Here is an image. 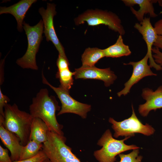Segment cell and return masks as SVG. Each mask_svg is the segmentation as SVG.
I'll return each mask as SVG.
<instances>
[{
	"label": "cell",
	"instance_id": "1",
	"mask_svg": "<svg viewBox=\"0 0 162 162\" xmlns=\"http://www.w3.org/2000/svg\"><path fill=\"white\" fill-rule=\"evenodd\" d=\"M60 108L55 97L49 96L48 89L43 88L32 98L29 110L33 118L42 120L47 124L50 131L64 136L62 130L63 126L58 122L56 117V111L60 110Z\"/></svg>",
	"mask_w": 162,
	"mask_h": 162
},
{
	"label": "cell",
	"instance_id": "2",
	"mask_svg": "<svg viewBox=\"0 0 162 162\" xmlns=\"http://www.w3.org/2000/svg\"><path fill=\"white\" fill-rule=\"evenodd\" d=\"M4 109V127L19 138L22 146H26L29 141L33 117L30 113L20 110L15 104H7Z\"/></svg>",
	"mask_w": 162,
	"mask_h": 162
},
{
	"label": "cell",
	"instance_id": "3",
	"mask_svg": "<svg viewBox=\"0 0 162 162\" xmlns=\"http://www.w3.org/2000/svg\"><path fill=\"white\" fill-rule=\"evenodd\" d=\"M23 25V28L27 38L28 47L25 54L22 57L18 59L16 62L23 69L37 70L38 67L36 64V56L43 39V22L40 20L37 24L34 26H31L24 22Z\"/></svg>",
	"mask_w": 162,
	"mask_h": 162
},
{
	"label": "cell",
	"instance_id": "4",
	"mask_svg": "<svg viewBox=\"0 0 162 162\" xmlns=\"http://www.w3.org/2000/svg\"><path fill=\"white\" fill-rule=\"evenodd\" d=\"M130 137H125L122 140L116 139L112 136L110 130L107 129L98 141L97 145L102 148L94 152V157L99 162H115L116 156L120 154L129 150L140 148L136 145H128L124 143Z\"/></svg>",
	"mask_w": 162,
	"mask_h": 162
},
{
	"label": "cell",
	"instance_id": "5",
	"mask_svg": "<svg viewBox=\"0 0 162 162\" xmlns=\"http://www.w3.org/2000/svg\"><path fill=\"white\" fill-rule=\"evenodd\" d=\"M47 138L42 150L51 162H82L65 144L66 139L64 136L49 130Z\"/></svg>",
	"mask_w": 162,
	"mask_h": 162
},
{
	"label": "cell",
	"instance_id": "6",
	"mask_svg": "<svg viewBox=\"0 0 162 162\" xmlns=\"http://www.w3.org/2000/svg\"><path fill=\"white\" fill-rule=\"evenodd\" d=\"M75 24L79 25L86 22L90 26L101 24L108 26L109 28L120 35H123L125 31L121 21L116 14L110 11L98 9L89 10L79 15L74 19Z\"/></svg>",
	"mask_w": 162,
	"mask_h": 162
},
{
	"label": "cell",
	"instance_id": "7",
	"mask_svg": "<svg viewBox=\"0 0 162 162\" xmlns=\"http://www.w3.org/2000/svg\"><path fill=\"white\" fill-rule=\"evenodd\" d=\"M131 107L132 114L128 118L117 122L112 118H109V122L112 124V128L115 132L113 135L114 137L134 136L136 133L148 136L154 133V129L148 124H142L136 116L132 104Z\"/></svg>",
	"mask_w": 162,
	"mask_h": 162
},
{
	"label": "cell",
	"instance_id": "8",
	"mask_svg": "<svg viewBox=\"0 0 162 162\" xmlns=\"http://www.w3.org/2000/svg\"><path fill=\"white\" fill-rule=\"evenodd\" d=\"M42 82L50 87L56 93L62 104L61 109L57 115L65 113H72L78 115L83 118H86L87 114L91 109V105L79 102L73 98L69 92L59 87L51 85L45 78L42 72Z\"/></svg>",
	"mask_w": 162,
	"mask_h": 162
},
{
	"label": "cell",
	"instance_id": "9",
	"mask_svg": "<svg viewBox=\"0 0 162 162\" xmlns=\"http://www.w3.org/2000/svg\"><path fill=\"white\" fill-rule=\"evenodd\" d=\"M39 12L41 15L43 23L44 33L48 42L51 41L58 51L59 54L64 57H67L64 48L60 43L56 33L53 24V17L56 15V5L47 3L46 9L43 7L40 8Z\"/></svg>",
	"mask_w": 162,
	"mask_h": 162
},
{
	"label": "cell",
	"instance_id": "10",
	"mask_svg": "<svg viewBox=\"0 0 162 162\" xmlns=\"http://www.w3.org/2000/svg\"><path fill=\"white\" fill-rule=\"evenodd\" d=\"M149 56L147 53L144 57L138 62H130L128 63H124V65L132 66L133 70L132 74L129 80L124 84V87L117 93L118 97L122 95L125 96L130 93L132 87L143 78L151 76H156L157 74L153 73L151 69V67L148 64Z\"/></svg>",
	"mask_w": 162,
	"mask_h": 162
},
{
	"label": "cell",
	"instance_id": "11",
	"mask_svg": "<svg viewBox=\"0 0 162 162\" xmlns=\"http://www.w3.org/2000/svg\"><path fill=\"white\" fill-rule=\"evenodd\" d=\"M76 79H93L100 80L104 82V85L108 87L112 84L117 79V76L110 68L100 69L95 66H82L75 69L74 72Z\"/></svg>",
	"mask_w": 162,
	"mask_h": 162
},
{
	"label": "cell",
	"instance_id": "12",
	"mask_svg": "<svg viewBox=\"0 0 162 162\" xmlns=\"http://www.w3.org/2000/svg\"><path fill=\"white\" fill-rule=\"evenodd\" d=\"M142 35L147 47V53L149 56V66L157 70H162V67L155 62L152 53V46L158 36L154 28L150 22L149 18L145 17L140 23H136L134 26Z\"/></svg>",
	"mask_w": 162,
	"mask_h": 162
},
{
	"label": "cell",
	"instance_id": "13",
	"mask_svg": "<svg viewBox=\"0 0 162 162\" xmlns=\"http://www.w3.org/2000/svg\"><path fill=\"white\" fill-rule=\"evenodd\" d=\"M141 96L146 100L139 106V112L142 116H147L151 110L162 108V86L154 91L148 88H143Z\"/></svg>",
	"mask_w": 162,
	"mask_h": 162
},
{
	"label": "cell",
	"instance_id": "14",
	"mask_svg": "<svg viewBox=\"0 0 162 162\" xmlns=\"http://www.w3.org/2000/svg\"><path fill=\"white\" fill-rule=\"evenodd\" d=\"M4 118L0 115V138L3 144L9 150L13 162L20 160L23 146L19 138L14 134L4 127L3 122Z\"/></svg>",
	"mask_w": 162,
	"mask_h": 162
},
{
	"label": "cell",
	"instance_id": "15",
	"mask_svg": "<svg viewBox=\"0 0 162 162\" xmlns=\"http://www.w3.org/2000/svg\"><path fill=\"white\" fill-rule=\"evenodd\" d=\"M37 1L36 0H22L8 7H0V14H9L13 15L16 20L18 30L22 32L23 20L26 13L32 4Z\"/></svg>",
	"mask_w": 162,
	"mask_h": 162
},
{
	"label": "cell",
	"instance_id": "16",
	"mask_svg": "<svg viewBox=\"0 0 162 162\" xmlns=\"http://www.w3.org/2000/svg\"><path fill=\"white\" fill-rule=\"evenodd\" d=\"M122 1L126 6L130 7L131 11L140 22L144 19L145 14H149L152 17L158 16L154 12L153 4L157 2V0H123Z\"/></svg>",
	"mask_w": 162,
	"mask_h": 162
},
{
	"label": "cell",
	"instance_id": "17",
	"mask_svg": "<svg viewBox=\"0 0 162 162\" xmlns=\"http://www.w3.org/2000/svg\"><path fill=\"white\" fill-rule=\"evenodd\" d=\"M49 130L46 123L40 118H33L29 141L34 140L44 143L47 140V134Z\"/></svg>",
	"mask_w": 162,
	"mask_h": 162
},
{
	"label": "cell",
	"instance_id": "18",
	"mask_svg": "<svg viewBox=\"0 0 162 162\" xmlns=\"http://www.w3.org/2000/svg\"><path fill=\"white\" fill-rule=\"evenodd\" d=\"M105 57L118 58L130 55L131 53L129 46L125 44L122 35H119L116 43L106 48L103 49Z\"/></svg>",
	"mask_w": 162,
	"mask_h": 162
},
{
	"label": "cell",
	"instance_id": "19",
	"mask_svg": "<svg viewBox=\"0 0 162 162\" xmlns=\"http://www.w3.org/2000/svg\"><path fill=\"white\" fill-rule=\"evenodd\" d=\"M104 57L103 50L96 47H88L85 50L82 56V66H94L100 59Z\"/></svg>",
	"mask_w": 162,
	"mask_h": 162
},
{
	"label": "cell",
	"instance_id": "20",
	"mask_svg": "<svg viewBox=\"0 0 162 162\" xmlns=\"http://www.w3.org/2000/svg\"><path fill=\"white\" fill-rule=\"evenodd\" d=\"M43 144L34 140H30L23 146L19 160H22L33 157L42 150Z\"/></svg>",
	"mask_w": 162,
	"mask_h": 162
},
{
	"label": "cell",
	"instance_id": "21",
	"mask_svg": "<svg viewBox=\"0 0 162 162\" xmlns=\"http://www.w3.org/2000/svg\"><path fill=\"white\" fill-rule=\"evenodd\" d=\"M74 75V72H71L69 68L58 70L56 76L59 79L60 83L59 87L69 92L73 84V76Z\"/></svg>",
	"mask_w": 162,
	"mask_h": 162
},
{
	"label": "cell",
	"instance_id": "22",
	"mask_svg": "<svg viewBox=\"0 0 162 162\" xmlns=\"http://www.w3.org/2000/svg\"><path fill=\"white\" fill-rule=\"evenodd\" d=\"M139 149H136L127 154H120L118 155L120 160L118 162H141L142 156L139 155Z\"/></svg>",
	"mask_w": 162,
	"mask_h": 162
},
{
	"label": "cell",
	"instance_id": "23",
	"mask_svg": "<svg viewBox=\"0 0 162 162\" xmlns=\"http://www.w3.org/2000/svg\"><path fill=\"white\" fill-rule=\"evenodd\" d=\"M47 158V157L43 151L41 150L34 156L29 158L14 161L13 162H42Z\"/></svg>",
	"mask_w": 162,
	"mask_h": 162
},
{
	"label": "cell",
	"instance_id": "24",
	"mask_svg": "<svg viewBox=\"0 0 162 162\" xmlns=\"http://www.w3.org/2000/svg\"><path fill=\"white\" fill-rule=\"evenodd\" d=\"M56 65L58 70L69 68V63L67 57L58 55L56 61Z\"/></svg>",
	"mask_w": 162,
	"mask_h": 162
},
{
	"label": "cell",
	"instance_id": "25",
	"mask_svg": "<svg viewBox=\"0 0 162 162\" xmlns=\"http://www.w3.org/2000/svg\"><path fill=\"white\" fill-rule=\"evenodd\" d=\"M10 100V99L6 95L3 94L0 88V115L4 118V109L5 105Z\"/></svg>",
	"mask_w": 162,
	"mask_h": 162
},
{
	"label": "cell",
	"instance_id": "26",
	"mask_svg": "<svg viewBox=\"0 0 162 162\" xmlns=\"http://www.w3.org/2000/svg\"><path fill=\"white\" fill-rule=\"evenodd\" d=\"M0 162H13L8 154L7 148H4L0 145Z\"/></svg>",
	"mask_w": 162,
	"mask_h": 162
},
{
	"label": "cell",
	"instance_id": "27",
	"mask_svg": "<svg viewBox=\"0 0 162 162\" xmlns=\"http://www.w3.org/2000/svg\"><path fill=\"white\" fill-rule=\"evenodd\" d=\"M152 52L154 53L152 56L155 63L162 66V52L159 49L155 47L152 48Z\"/></svg>",
	"mask_w": 162,
	"mask_h": 162
},
{
	"label": "cell",
	"instance_id": "28",
	"mask_svg": "<svg viewBox=\"0 0 162 162\" xmlns=\"http://www.w3.org/2000/svg\"><path fill=\"white\" fill-rule=\"evenodd\" d=\"M154 28L158 35H162V19L155 23Z\"/></svg>",
	"mask_w": 162,
	"mask_h": 162
},
{
	"label": "cell",
	"instance_id": "29",
	"mask_svg": "<svg viewBox=\"0 0 162 162\" xmlns=\"http://www.w3.org/2000/svg\"><path fill=\"white\" fill-rule=\"evenodd\" d=\"M153 45L155 47L162 50V35H158Z\"/></svg>",
	"mask_w": 162,
	"mask_h": 162
},
{
	"label": "cell",
	"instance_id": "30",
	"mask_svg": "<svg viewBox=\"0 0 162 162\" xmlns=\"http://www.w3.org/2000/svg\"><path fill=\"white\" fill-rule=\"evenodd\" d=\"M160 6L162 7V0H157Z\"/></svg>",
	"mask_w": 162,
	"mask_h": 162
},
{
	"label": "cell",
	"instance_id": "31",
	"mask_svg": "<svg viewBox=\"0 0 162 162\" xmlns=\"http://www.w3.org/2000/svg\"><path fill=\"white\" fill-rule=\"evenodd\" d=\"M42 162H51L48 158Z\"/></svg>",
	"mask_w": 162,
	"mask_h": 162
}]
</instances>
